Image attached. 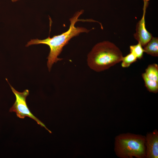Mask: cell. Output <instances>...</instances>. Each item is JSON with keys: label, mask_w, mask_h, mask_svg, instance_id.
<instances>
[{"label": "cell", "mask_w": 158, "mask_h": 158, "mask_svg": "<svg viewBox=\"0 0 158 158\" xmlns=\"http://www.w3.org/2000/svg\"><path fill=\"white\" fill-rule=\"evenodd\" d=\"M83 10L77 12L70 19V25L68 30L62 33L55 35L52 37H49L44 40L37 39L31 40L26 45L28 47L33 44H43L48 45L50 49V52L47 57V66L49 71L53 65L62 59L58 56L62 51L63 47L67 44L73 37L78 35L82 32H88L89 30L82 27H76V22L80 20L78 18L83 13Z\"/></svg>", "instance_id": "cell-1"}, {"label": "cell", "mask_w": 158, "mask_h": 158, "mask_svg": "<svg viewBox=\"0 0 158 158\" xmlns=\"http://www.w3.org/2000/svg\"><path fill=\"white\" fill-rule=\"evenodd\" d=\"M123 57L122 52L115 44L104 41L93 47L87 55V61L91 69L99 72L121 62Z\"/></svg>", "instance_id": "cell-2"}, {"label": "cell", "mask_w": 158, "mask_h": 158, "mask_svg": "<svg viewBox=\"0 0 158 158\" xmlns=\"http://www.w3.org/2000/svg\"><path fill=\"white\" fill-rule=\"evenodd\" d=\"M145 136L130 133L120 134L115 138L114 150L122 158L146 157Z\"/></svg>", "instance_id": "cell-3"}, {"label": "cell", "mask_w": 158, "mask_h": 158, "mask_svg": "<svg viewBox=\"0 0 158 158\" xmlns=\"http://www.w3.org/2000/svg\"><path fill=\"white\" fill-rule=\"evenodd\" d=\"M6 80L16 97L15 101L10 108L9 112H15L17 116L20 118L23 119L27 116L32 119L35 121L38 124L44 128L50 133H52L46 127L44 123L31 113L28 108L26 102V98L29 95V90L26 89L22 92L18 91L10 84L6 78Z\"/></svg>", "instance_id": "cell-4"}, {"label": "cell", "mask_w": 158, "mask_h": 158, "mask_svg": "<svg viewBox=\"0 0 158 158\" xmlns=\"http://www.w3.org/2000/svg\"><path fill=\"white\" fill-rule=\"evenodd\" d=\"M147 4L144 3L143 14L141 19L137 23L136 32L134 34L135 38L144 47L150 40L152 36L145 27V16Z\"/></svg>", "instance_id": "cell-5"}, {"label": "cell", "mask_w": 158, "mask_h": 158, "mask_svg": "<svg viewBox=\"0 0 158 158\" xmlns=\"http://www.w3.org/2000/svg\"><path fill=\"white\" fill-rule=\"evenodd\" d=\"M146 157L147 158L158 157V132L156 129L147 134L145 137Z\"/></svg>", "instance_id": "cell-6"}, {"label": "cell", "mask_w": 158, "mask_h": 158, "mask_svg": "<svg viewBox=\"0 0 158 158\" xmlns=\"http://www.w3.org/2000/svg\"><path fill=\"white\" fill-rule=\"evenodd\" d=\"M144 52L152 56H158V38L152 37L150 40L144 47Z\"/></svg>", "instance_id": "cell-7"}, {"label": "cell", "mask_w": 158, "mask_h": 158, "mask_svg": "<svg viewBox=\"0 0 158 158\" xmlns=\"http://www.w3.org/2000/svg\"><path fill=\"white\" fill-rule=\"evenodd\" d=\"M145 73L149 79L158 82V66L157 64L149 65Z\"/></svg>", "instance_id": "cell-8"}, {"label": "cell", "mask_w": 158, "mask_h": 158, "mask_svg": "<svg viewBox=\"0 0 158 158\" xmlns=\"http://www.w3.org/2000/svg\"><path fill=\"white\" fill-rule=\"evenodd\" d=\"M145 86L150 92L156 93L158 92V82L149 79L145 73L142 75Z\"/></svg>", "instance_id": "cell-9"}, {"label": "cell", "mask_w": 158, "mask_h": 158, "mask_svg": "<svg viewBox=\"0 0 158 158\" xmlns=\"http://www.w3.org/2000/svg\"><path fill=\"white\" fill-rule=\"evenodd\" d=\"M130 52L134 54L137 59H141L143 56L144 51L140 43L130 46Z\"/></svg>", "instance_id": "cell-10"}, {"label": "cell", "mask_w": 158, "mask_h": 158, "mask_svg": "<svg viewBox=\"0 0 158 158\" xmlns=\"http://www.w3.org/2000/svg\"><path fill=\"white\" fill-rule=\"evenodd\" d=\"M138 59L133 54L130 53L126 56L123 57L121 66L123 68H128L133 63L136 62Z\"/></svg>", "instance_id": "cell-11"}, {"label": "cell", "mask_w": 158, "mask_h": 158, "mask_svg": "<svg viewBox=\"0 0 158 158\" xmlns=\"http://www.w3.org/2000/svg\"><path fill=\"white\" fill-rule=\"evenodd\" d=\"M144 3H148V1H149V0H143Z\"/></svg>", "instance_id": "cell-12"}, {"label": "cell", "mask_w": 158, "mask_h": 158, "mask_svg": "<svg viewBox=\"0 0 158 158\" xmlns=\"http://www.w3.org/2000/svg\"><path fill=\"white\" fill-rule=\"evenodd\" d=\"M19 0H11L12 2H15Z\"/></svg>", "instance_id": "cell-13"}]
</instances>
